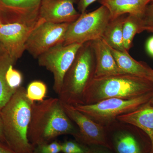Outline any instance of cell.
<instances>
[{
	"label": "cell",
	"mask_w": 153,
	"mask_h": 153,
	"mask_svg": "<svg viewBox=\"0 0 153 153\" xmlns=\"http://www.w3.org/2000/svg\"><path fill=\"white\" fill-rule=\"evenodd\" d=\"M0 153H16L5 143L0 141Z\"/></svg>",
	"instance_id": "obj_29"
},
{
	"label": "cell",
	"mask_w": 153,
	"mask_h": 153,
	"mask_svg": "<svg viewBox=\"0 0 153 153\" xmlns=\"http://www.w3.org/2000/svg\"><path fill=\"white\" fill-rule=\"evenodd\" d=\"M109 47L118 66L123 73L132 74L149 79L153 70L152 68L143 62L134 59L128 52H122Z\"/></svg>",
	"instance_id": "obj_16"
},
{
	"label": "cell",
	"mask_w": 153,
	"mask_h": 153,
	"mask_svg": "<svg viewBox=\"0 0 153 153\" xmlns=\"http://www.w3.org/2000/svg\"><path fill=\"white\" fill-rule=\"evenodd\" d=\"M127 15L110 20L101 38L110 47L123 52H128L124 46L123 34L124 22Z\"/></svg>",
	"instance_id": "obj_17"
},
{
	"label": "cell",
	"mask_w": 153,
	"mask_h": 153,
	"mask_svg": "<svg viewBox=\"0 0 153 153\" xmlns=\"http://www.w3.org/2000/svg\"><path fill=\"white\" fill-rule=\"evenodd\" d=\"M78 134V129L64 111L59 98L33 103L28 138L34 147L51 142L59 136L71 135L75 139Z\"/></svg>",
	"instance_id": "obj_1"
},
{
	"label": "cell",
	"mask_w": 153,
	"mask_h": 153,
	"mask_svg": "<svg viewBox=\"0 0 153 153\" xmlns=\"http://www.w3.org/2000/svg\"><path fill=\"white\" fill-rule=\"evenodd\" d=\"M15 62L8 55L0 59V108L1 109L8 102L16 91L9 87L5 79L7 69Z\"/></svg>",
	"instance_id": "obj_18"
},
{
	"label": "cell",
	"mask_w": 153,
	"mask_h": 153,
	"mask_svg": "<svg viewBox=\"0 0 153 153\" xmlns=\"http://www.w3.org/2000/svg\"><path fill=\"white\" fill-rule=\"evenodd\" d=\"M153 4V0L152 1V2H151V3H150V4Z\"/></svg>",
	"instance_id": "obj_35"
},
{
	"label": "cell",
	"mask_w": 153,
	"mask_h": 153,
	"mask_svg": "<svg viewBox=\"0 0 153 153\" xmlns=\"http://www.w3.org/2000/svg\"><path fill=\"white\" fill-rule=\"evenodd\" d=\"M97 1L98 0H79L77 4L78 12L80 14L85 13L87 8Z\"/></svg>",
	"instance_id": "obj_26"
},
{
	"label": "cell",
	"mask_w": 153,
	"mask_h": 153,
	"mask_svg": "<svg viewBox=\"0 0 153 153\" xmlns=\"http://www.w3.org/2000/svg\"><path fill=\"white\" fill-rule=\"evenodd\" d=\"M61 152V143L58 142L52 141L47 143L42 144L35 147L34 153H59Z\"/></svg>",
	"instance_id": "obj_23"
},
{
	"label": "cell",
	"mask_w": 153,
	"mask_h": 153,
	"mask_svg": "<svg viewBox=\"0 0 153 153\" xmlns=\"http://www.w3.org/2000/svg\"><path fill=\"white\" fill-rule=\"evenodd\" d=\"M13 64L10 65L5 74L7 84L13 90L16 91L21 87L22 82V75L20 71L14 69Z\"/></svg>",
	"instance_id": "obj_21"
},
{
	"label": "cell",
	"mask_w": 153,
	"mask_h": 153,
	"mask_svg": "<svg viewBox=\"0 0 153 153\" xmlns=\"http://www.w3.org/2000/svg\"><path fill=\"white\" fill-rule=\"evenodd\" d=\"M149 79L152 81L153 84V70L152 71V73H151L150 76L149 78ZM149 102L150 104L153 106V95L152 98H151Z\"/></svg>",
	"instance_id": "obj_34"
},
{
	"label": "cell",
	"mask_w": 153,
	"mask_h": 153,
	"mask_svg": "<svg viewBox=\"0 0 153 153\" xmlns=\"http://www.w3.org/2000/svg\"><path fill=\"white\" fill-rule=\"evenodd\" d=\"M120 121L130 124L143 131L149 137L153 153V106L149 102L128 113L118 117Z\"/></svg>",
	"instance_id": "obj_15"
},
{
	"label": "cell",
	"mask_w": 153,
	"mask_h": 153,
	"mask_svg": "<svg viewBox=\"0 0 153 153\" xmlns=\"http://www.w3.org/2000/svg\"><path fill=\"white\" fill-rule=\"evenodd\" d=\"M153 95V92L131 99H107L94 104L79 105L74 107L96 123L106 127L119 116L133 111L147 103Z\"/></svg>",
	"instance_id": "obj_5"
},
{
	"label": "cell",
	"mask_w": 153,
	"mask_h": 153,
	"mask_svg": "<svg viewBox=\"0 0 153 153\" xmlns=\"http://www.w3.org/2000/svg\"><path fill=\"white\" fill-rule=\"evenodd\" d=\"M42 0H23L24 5L28 7H39Z\"/></svg>",
	"instance_id": "obj_28"
},
{
	"label": "cell",
	"mask_w": 153,
	"mask_h": 153,
	"mask_svg": "<svg viewBox=\"0 0 153 153\" xmlns=\"http://www.w3.org/2000/svg\"><path fill=\"white\" fill-rule=\"evenodd\" d=\"M89 147L78 142L66 141L61 144V152L63 153H88Z\"/></svg>",
	"instance_id": "obj_22"
},
{
	"label": "cell",
	"mask_w": 153,
	"mask_h": 153,
	"mask_svg": "<svg viewBox=\"0 0 153 153\" xmlns=\"http://www.w3.org/2000/svg\"><path fill=\"white\" fill-rule=\"evenodd\" d=\"M0 6L12 8L26 7L24 5L23 0H0Z\"/></svg>",
	"instance_id": "obj_24"
},
{
	"label": "cell",
	"mask_w": 153,
	"mask_h": 153,
	"mask_svg": "<svg viewBox=\"0 0 153 153\" xmlns=\"http://www.w3.org/2000/svg\"><path fill=\"white\" fill-rule=\"evenodd\" d=\"M0 141L6 143L4 135V129H3V125L1 114V109L0 108Z\"/></svg>",
	"instance_id": "obj_30"
},
{
	"label": "cell",
	"mask_w": 153,
	"mask_h": 153,
	"mask_svg": "<svg viewBox=\"0 0 153 153\" xmlns=\"http://www.w3.org/2000/svg\"><path fill=\"white\" fill-rule=\"evenodd\" d=\"M8 55L2 45L0 43V59Z\"/></svg>",
	"instance_id": "obj_33"
},
{
	"label": "cell",
	"mask_w": 153,
	"mask_h": 153,
	"mask_svg": "<svg viewBox=\"0 0 153 153\" xmlns=\"http://www.w3.org/2000/svg\"><path fill=\"white\" fill-rule=\"evenodd\" d=\"M152 0H99L109 11L111 20L123 15H131L143 18L147 8Z\"/></svg>",
	"instance_id": "obj_14"
},
{
	"label": "cell",
	"mask_w": 153,
	"mask_h": 153,
	"mask_svg": "<svg viewBox=\"0 0 153 153\" xmlns=\"http://www.w3.org/2000/svg\"><path fill=\"white\" fill-rule=\"evenodd\" d=\"M75 0H42L39 16L45 22L53 24H71L80 14L74 7Z\"/></svg>",
	"instance_id": "obj_12"
},
{
	"label": "cell",
	"mask_w": 153,
	"mask_h": 153,
	"mask_svg": "<svg viewBox=\"0 0 153 153\" xmlns=\"http://www.w3.org/2000/svg\"><path fill=\"white\" fill-rule=\"evenodd\" d=\"M153 92L151 80L132 74L94 77L85 91L83 105L111 98L131 99Z\"/></svg>",
	"instance_id": "obj_3"
},
{
	"label": "cell",
	"mask_w": 153,
	"mask_h": 153,
	"mask_svg": "<svg viewBox=\"0 0 153 153\" xmlns=\"http://www.w3.org/2000/svg\"><path fill=\"white\" fill-rule=\"evenodd\" d=\"M82 44H59L49 49L38 57L39 66L44 67L53 74V89L59 94L63 78L75 59Z\"/></svg>",
	"instance_id": "obj_8"
},
{
	"label": "cell",
	"mask_w": 153,
	"mask_h": 153,
	"mask_svg": "<svg viewBox=\"0 0 153 153\" xmlns=\"http://www.w3.org/2000/svg\"><path fill=\"white\" fill-rule=\"evenodd\" d=\"M47 91V85L44 82L38 80L30 82L26 89L27 97L33 102L44 100Z\"/></svg>",
	"instance_id": "obj_20"
},
{
	"label": "cell",
	"mask_w": 153,
	"mask_h": 153,
	"mask_svg": "<svg viewBox=\"0 0 153 153\" xmlns=\"http://www.w3.org/2000/svg\"><path fill=\"white\" fill-rule=\"evenodd\" d=\"M45 21L40 18L31 23H12L0 25V43L14 62L21 58L25 45L33 31Z\"/></svg>",
	"instance_id": "obj_9"
},
{
	"label": "cell",
	"mask_w": 153,
	"mask_h": 153,
	"mask_svg": "<svg viewBox=\"0 0 153 153\" xmlns=\"http://www.w3.org/2000/svg\"><path fill=\"white\" fill-rule=\"evenodd\" d=\"M96 60L91 41L82 44L65 74L58 98L72 106L84 104V96L95 77Z\"/></svg>",
	"instance_id": "obj_4"
},
{
	"label": "cell",
	"mask_w": 153,
	"mask_h": 153,
	"mask_svg": "<svg viewBox=\"0 0 153 153\" xmlns=\"http://www.w3.org/2000/svg\"><path fill=\"white\" fill-rule=\"evenodd\" d=\"M96 60L95 77L123 73L119 68L108 45L102 38L91 41Z\"/></svg>",
	"instance_id": "obj_13"
},
{
	"label": "cell",
	"mask_w": 153,
	"mask_h": 153,
	"mask_svg": "<svg viewBox=\"0 0 153 153\" xmlns=\"http://www.w3.org/2000/svg\"><path fill=\"white\" fill-rule=\"evenodd\" d=\"M146 47L148 52L153 56V36L148 40Z\"/></svg>",
	"instance_id": "obj_31"
},
{
	"label": "cell",
	"mask_w": 153,
	"mask_h": 153,
	"mask_svg": "<svg viewBox=\"0 0 153 153\" xmlns=\"http://www.w3.org/2000/svg\"><path fill=\"white\" fill-rule=\"evenodd\" d=\"M62 105L68 117L78 127V135L75 139L76 141L87 146H103L111 149L105 127L96 123L74 106L63 102Z\"/></svg>",
	"instance_id": "obj_11"
},
{
	"label": "cell",
	"mask_w": 153,
	"mask_h": 153,
	"mask_svg": "<svg viewBox=\"0 0 153 153\" xmlns=\"http://www.w3.org/2000/svg\"><path fill=\"white\" fill-rule=\"evenodd\" d=\"M0 25H1V24H0Z\"/></svg>",
	"instance_id": "obj_36"
},
{
	"label": "cell",
	"mask_w": 153,
	"mask_h": 153,
	"mask_svg": "<svg viewBox=\"0 0 153 153\" xmlns=\"http://www.w3.org/2000/svg\"><path fill=\"white\" fill-rule=\"evenodd\" d=\"M145 31L153 33V17L144 16L143 18L141 32Z\"/></svg>",
	"instance_id": "obj_25"
},
{
	"label": "cell",
	"mask_w": 153,
	"mask_h": 153,
	"mask_svg": "<svg viewBox=\"0 0 153 153\" xmlns=\"http://www.w3.org/2000/svg\"><path fill=\"white\" fill-rule=\"evenodd\" d=\"M110 20L109 11L104 6L80 14L77 20L69 25L63 45L82 44L101 38Z\"/></svg>",
	"instance_id": "obj_7"
},
{
	"label": "cell",
	"mask_w": 153,
	"mask_h": 153,
	"mask_svg": "<svg viewBox=\"0 0 153 153\" xmlns=\"http://www.w3.org/2000/svg\"><path fill=\"white\" fill-rule=\"evenodd\" d=\"M111 150L114 153H151L148 136L138 128L117 120L106 127Z\"/></svg>",
	"instance_id": "obj_6"
},
{
	"label": "cell",
	"mask_w": 153,
	"mask_h": 153,
	"mask_svg": "<svg viewBox=\"0 0 153 153\" xmlns=\"http://www.w3.org/2000/svg\"><path fill=\"white\" fill-rule=\"evenodd\" d=\"M143 19L131 15H127L126 17L123 28V34L124 46L128 52L132 46L135 36L141 33V27Z\"/></svg>",
	"instance_id": "obj_19"
},
{
	"label": "cell",
	"mask_w": 153,
	"mask_h": 153,
	"mask_svg": "<svg viewBox=\"0 0 153 153\" xmlns=\"http://www.w3.org/2000/svg\"><path fill=\"white\" fill-rule=\"evenodd\" d=\"M70 24L44 22L30 34L25 45L26 50L34 58H38L52 47L63 44Z\"/></svg>",
	"instance_id": "obj_10"
},
{
	"label": "cell",
	"mask_w": 153,
	"mask_h": 153,
	"mask_svg": "<svg viewBox=\"0 0 153 153\" xmlns=\"http://www.w3.org/2000/svg\"><path fill=\"white\" fill-rule=\"evenodd\" d=\"M33 103L21 86L1 109L6 143L16 153H34L28 138Z\"/></svg>",
	"instance_id": "obj_2"
},
{
	"label": "cell",
	"mask_w": 153,
	"mask_h": 153,
	"mask_svg": "<svg viewBox=\"0 0 153 153\" xmlns=\"http://www.w3.org/2000/svg\"><path fill=\"white\" fill-rule=\"evenodd\" d=\"M144 16L153 17V4L148 5Z\"/></svg>",
	"instance_id": "obj_32"
},
{
	"label": "cell",
	"mask_w": 153,
	"mask_h": 153,
	"mask_svg": "<svg viewBox=\"0 0 153 153\" xmlns=\"http://www.w3.org/2000/svg\"><path fill=\"white\" fill-rule=\"evenodd\" d=\"M89 147L88 153H114L108 148L100 146H92Z\"/></svg>",
	"instance_id": "obj_27"
}]
</instances>
